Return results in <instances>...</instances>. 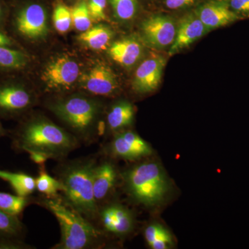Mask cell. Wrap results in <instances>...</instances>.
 Listing matches in <instances>:
<instances>
[{"label":"cell","mask_w":249,"mask_h":249,"mask_svg":"<svg viewBox=\"0 0 249 249\" xmlns=\"http://www.w3.org/2000/svg\"><path fill=\"white\" fill-rule=\"evenodd\" d=\"M12 147L17 152H38L50 160H63L80 146L73 134L43 117L22 124L12 134Z\"/></svg>","instance_id":"cell-1"},{"label":"cell","mask_w":249,"mask_h":249,"mask_svg":"<svg viewBox=\"0 0 249 249\" xmlns=\"http://www.w3.org/2000/svg\"><path fill=\"white\" fill-rule=\"evenodd\" d=\"M56 218L61 237L52 249H99L104 243V232L73 209L61 194L35 199Z\"/></svg>","instance_id":"cell-2"},{"label":"cell","mask_w":249,"mask_h":249,"mask_svg":"<svg viewBox=\"0 0 249 249\" xmlns=\"http://www.w3.org/2000/svg\"><path fill=\"white\" fill-rule=\"evenodd\" d=\"M94 157L63 162L55 170L57 178L64 186L62 196L69 204L92 223L98 220V206L93 188Z\"/></svg>","instance_id":"cell-3"},{"label":"cell","mask_w":249,"mask_h":249,"mask_svg":"<svg viewBox=\"0 0 249 249\" xmlns=\"http://www.w3.org/2000/svg\"><path fill=\"white\" fill-rule=\"evenodd\" d=\"M124 190L137 204L147 207L160 204L169 192V181L158 163L142 162L122 174Z\"/></svg>","instance_id":"cell-4"},{"label":"cell","mask_w":249,"mask_h":249,"mask_svg":"<svg viewBox=\"0 0 249 249\" xmlns=\"http://www.w3.org/2000/svg\"><path fill=\"white\" fill-rule=\"evenodd\" d=\"M59 119L65 123L80 142L92 143L98 134L96 124L99 105L91 98L73 96L58 100L49 106Z\"/></svg>","instance_id":"cell-5"},{"label":"cell","mask_w":249,"mask_h":249,"mask_svg":"<svg viewBox=\"0 0 249 249\" xmlns=\"http://www.w3.org/2000/svg\"><path fill=\"white\" fill-rule=\"evenodd\" d=\"M79 74V65L74 60L60 56L46 65L42 80L49 91H67L76 83Z\"/></svg>","instance_id":"cell-6"},{"label":"cell","mask_w":249,"mask_h":249,"mask_svg":"<svg viewBox=\"0 0 249 249\" xmlns=\"http://www.w3.org/2000/svg\"><path fill=\"white\" fill-rule=\"evenodd\" d=\"M107 152L114 158L133 161L148 157L152 153V149L138 134L126 129L114 134Z\"/></svg>","instance_id":"cell-7"},{"label":"cell","mask_w":249,"mask_h":249,"mask_svg":"<svg viewBox=\"0 0 249 249\" xmlns=\"http://www.w3.org/2000/svg\"><path fill=\"white\" fill-rule=\"evenodd\" d=\"M98 220L103 232L119 237H126L132 233L135 226L132 211L119 203L100 206Z\"/></svg>","instance_id":"cell-8"},{"label":"cell","mask_w":249,"mask_h":249,"mask_svg":"<svg viewBox=\"0 0 249 249\" xmlns=\"http://www.w3.org/2000/svg\"><path fill=\"white\" fill-rule=\"evenodd\" d=\"M142 31L147 45L154 49H163L173 45L177 29L171 18L157 15L147 18L142 23Z\"/></svg>","instance_id":"cell-9"},{"label":"cell","mask_w":249,"mask_h":249,"mask_svg":"<svg viewBox=\"0 0 249 249\" xmlns=\"http://www.w3.org/2000/svg\"><path fill=\"white\" fill-rule=\"evenodd\" d=\"M16 26L19 34L30 39H40L48 33L45 9L40 4H32L23 8L18 14Z\"/></svg>","instance_id":"cell-10"},{"label":"cell","mask_w":249,"mask_h":249,"mask_svg":"<svg viewBox=\"0 0 249 249\" xmlns=\"http://www.w3.org/2000/svg\"><path fill=\"white\" fill-rule=\"evenodd\" d=\"M165 62L164 58L156 54L145 59L135 72L132 83L134 91L142 94L155 91L160 85Z\"/></svg>","instance_id":"cell-11"},{"label":"cell","mask_w":249,"mask_h":249,"mask_svg":"<svg viewBox=\"0 0 249 249\" xmlns=\"http://www.w3.org/2000/svg\"><path fill=\"white\" fill-rule=\"evenodd\" d=\"M196 14L208 30L224 27L241 18L231 10L227 0L208 1L201 5Z\"/></svg>","instance_id":"cell-12"},{"label":"cell","mask_w":249,"mask_h":249,"mask_svg":"<svg viewBox=\"0 0 249 249\" xmlns=\"http://www.w3.org/2000/svg\"><path fill=\"white\" fill-rule=\"evenodd\" d=\"M83 88L96 96H111L119 89L116 75L109 67L98 64L91 68L83 82Z\"/></svg>","instance_id":"cell-13"},{"label":"cell","mask_w":249,"mask_h":249,"mask_svg":"<svg viewBox=\"0 0 249 249\" xmlns=\"http://www.w3.org/2000/svg\"><path fill=\"white\" fill-rule=\"evenodd\" d=\"M32 94L19 85L0 87V114L14 115L27 110L34 103Z\"/></svg>","instance_id":"cell-14"},{"label":"cell","mask_w":249,"mask_h":249,"mask_svg":"<svg viewBox=\"0 0 249 249\" xmlns=\"http://www.w3.org/2000/svg\"><path fill=\"white\" fill-rule=\"evenodd\" d=\"M209 31L196 14L186 16L177 29L176 36L170 47L169 55H175L199 40Z\"/></svg>","instance_id":"cell-15"},{"label":"cell","mask_w":249,"mask_h":249,"mask_svg":"<svg viewBox=\"0 0 249 249\" xmlns=\"http://www.w3.org/2000/svg\"><path fill=\"white\" fill-rule=\"evenodd\" d=\"M118 172L110 161L96 163L93 171V188L98 206L110 196L118 180Z\"/></svg>","instance_id":"cell-16"},{"label":"cell","mask_w":249,"mask_h":249,"mask_svg":"<svg viewBox=\"0 0 249 249\" xmlns=\"http://www.w3.org/2000/svg\"><path fill=\"white\" fill-rule=\"evenodd\" d=\"M108 52L111 58L118 64L123 67H130L135 65L142 57V47L139 41L130 37L114 42Z\"/></svg>","instance_id":"cell-17"},{"label":"cell","mask_w":249,"mask_h":249,"mask_svg":"<svg viewBox=\"0 0 249 249\" xmlns=\"http://www.w3.org/2000/svg\"><path fill=\"white\" fill-rule=\"evenodd\" d=\"M135 109L132 103L125 101L115 103L107 113L108 130L114 134L126 130L133 123Z\"/></svg>","instance_id":"cell-18"},{"label":"cell","mask_w":249,"mask_h":249,"mask_svg":"<svg viewBox=\"0 0 249 249\" xmlns=\"http://www.w3.org/2000/svg\"><path fill=\"white\" fill-rule=\"evenodd\" d=\"M0 178L9 183L19 196H30L36 190V178L28 174L0 170Z\"/></svg>","instance_id":"cell-19"},{"label":"cell","mask_w":249,"mask_h":249,"mask_svg":"<svg viewBox=\"0 0 249 249\" xmlns=\"http://www.w3.org/2000/svg\"><path fill=\"white\" fill-rule=\"evenodd\" d=\"M144 237L147 245L152 249H168L174 246L173 235L161 224H149L144 231Z\"/></svg>","instance_id":"cell-20"},{"label":"cell","mask_w":249,"mask_h":249,"mask_svg":"<svg viewBox=\"0 0 249 249\" xmlns=\"http://www.w3.org/2000/svg\"><path fill=\"white\" fill-rule=\"evenodd\" d=\"M112 37L113 33L109 28L96 25L82 33L79 40L90 48L102 50L107 48Z\"/></svg>","instance_id":"cell-21"},{"label":"cell","mask_w":249,"mask_h":249,"mask_svg":"<svg viewBox=\"0 0 249 249\" xmlns=\"http://www.w3.org/2000/svg\"><path fill=\"white\" fill-rule=\"evenodd\" d=\"M32 203H35V199L30 196H19L0 192V209L11 215L20 217L24 209Z\"/></svg>","instance_id":"cell-22"},{"label":"cell","mask_w":249,"mask_h":249,"mask_svg":"<svg viewBox=\"0 0 249 249\" xmlns=\"http://www.w3.org/2000/svg\"><path fill=\"white\" fill-rule=\"evenodd\" d=\"M36 190L45 196H58L63 193L64 186L58 178L51 176L46 170L45 165H40L38 176L36 178Z\"/></svg>","instance_id":"cell-23"},{"label":"cell","mask_w":249,"mask_h":249,"mask_svg":"<svg viewBox=\"0 0 249 249\" xmlns=\"http://www.w3.org/2000/svg\"><path fill=\"white\" fill-rule=\"evenodd\" d=\"M24 232L25 227L19 217L0 209V237L22 239Z\"/></svg>","instance_id":"cell-24"},{"label":"cell","mask_w":249,"mask_h":249,"mask_svg":"<svg viewBox=\"0 0 249 249\" xmlns=\"http://www.w3.org/2000/svg\"><path fill=\"white\" fill-rule=\"evenodd\" d=\"M28 63L27 55L19 51L0 47V67L19 70Z\"/></svg>","instance_id":"cell-25"},{"label":"cell","mask_w":249,"mask_h":249,"mask_svg":"<svg viewBox=\"0 0 249 249\" xmlns=\"http://www.w3.org/2000/svg\"><path fill=\"white\" fill-rule=\"evenodd\" d=\"M72 24L77 30L84 32L91 26V14L88 3L81 1L71 9Z\"/></svg>","instance_id":"cell-26"},{"label":"cell","mask_w":249,"mask_h":249,"mask_svg":"<svg viewBox=\"0 0 249 249\" xmlns=\"http://www.w3.org/2000/svg\"><path fill=\"white\" fill-rule=\"evenodd\" d=\"M114 16L121 20L132 19L137 11V0H109Z\"/></svg>","instance_id":"cell-27"},{"label":"cell","mask_w":249,"mask_h":249,"mask_svg":"<svg viewBox=\"0 0 249 249\" xmlns=\"http://www.w3.org/2000/svg\"><path fill=\"white\" fill-rule=\"evenodd\" d=\"M53 22L58 32H67L72 24L71 10L64 4L57 5L53 11Z\"/></svg>","instance_id":"cell-28"},{"label":"cell","mask_w":249,"mask_h":249,"mask_svg":"<svg viewBox=\"0 0 249 249\" xmlns=\"http://www.w3.org/2000/svg\"><path fill=\"white\" fill-rule=\"evenodd\" d=\"M88 4L93 19L102 21L107 19L106 14L107 0H89Z\"/></svg>","instance_id":"cell-29"},{"label":"cell","mask_w":249,"mask_h":249,"mask_svg":"<svg viewBox=\"0 0 249 249\" xmlns=\"http://www.w3.org/2000/svg\"><path fill=\"white\" fill-rule=\"evenodd\" d=\"M33 246L28 245L22 239L0 237V249H32Z\"/></svg>","instance_id":"cell-30"},{"label":"cell","mask_w":249,"mask_h":249,"mask_svg":"<svg viewBox=\"0 0 249 249\" xmlns=\"http://www.w3.org/2000/svg\"><path fill=\"white\" fill-rule=\"evenodd\" d=\"M231 11L237 16L249 17V0H227Z\"/></svg>","instance_id":"cell-31"},{"label":"cell","mask_w":249,"mask_h":249,"mask_svg":"<svg viewBox=\"0 0 249 249\" xmlns=\"http://www.w3.org/2000/svg\"><path fill=\"white\" fill-rule=\"evenodd\" d=\"M195 0H165V5L170 9H179L189 6Z\"/></svg>","instance_id":"cell-32"},{"label":"cell","mask_w":249,"mask_h":249,"mask_svg":"<svg viewBox=\"0 0 249 249\" xmlns=\"http://www.w3.org/2000/svg\"><path fill=\"white\" fill-rule=\"evenodd\" d=\"M28 154L29 155L31 160L37 165H45L46 161L47 160H50L49 156L45 155V154L41 153V152H29Z\"/></svg>","instance_id":"cell-33"},{"label":"cell","mask_w":249,"mask_h":249,"mask_svg":"<svg viewBox=\"0 0 249 249\" xmlns=\"http://www.w3.org/2000/svg\"><path fill=\"white\" fill-rule=\"evenodd\" d=\"M12 45V40L8 36L0 32V47H9Z\"/></svg>","instance_id":"cell-34"},{"label":"cell","mask_w":249,"mask_h":249,"mask_svg":"<svg viewBox=\"0 0 249 249\" xmlns=\"http://www.w3.org/2000/svg\"><path fill=\"white\" fill-rule=\"evenodd\" d=\"M6 135V131L3 128L2 125L0 124V138Z\"/></svg>","instance_id":"cell-35"},{"label":"cell","mask_w":249,"mask_h":249,"mask_svg":"<svg viewBox=\"0 0 249 249\" xmlns=\"http://www.w3.org/2000/svg\"><path fill=\"white\" fill-rule=\"evenodd\" d=\"M1 14H2V10H1V6L0 4V19H1Z\"/></svg>","instance_id":"cell-36"}]
</instances>
